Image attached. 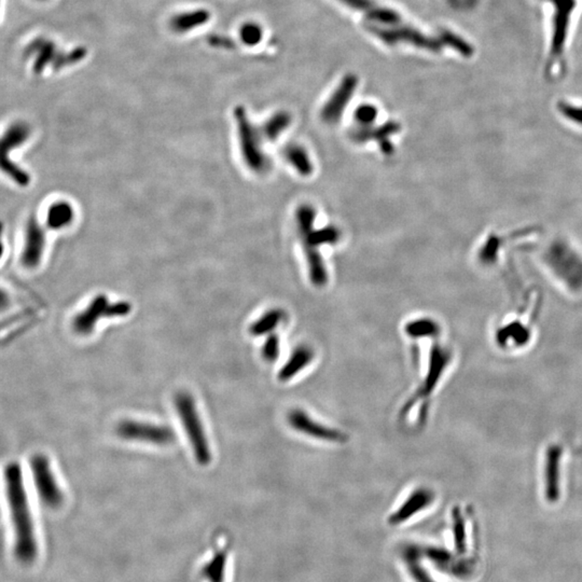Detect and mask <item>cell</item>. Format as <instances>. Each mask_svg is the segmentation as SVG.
<instances>
[{
	"instance_id": "cell-11",
	"label": "cell",
	"mask_w": 582,
	"mask_h": 582,
	"mask_svg": "<svg viewBox=\"0 0 582 582\" xmlns=\"http://www.w3.org/2000/svg\"><path fill=\"white\" fill-rule=\"evenodd\" d=\"M28 55H34V71L40 73L48 65H53L55 69L77 63L85 57V50L78 48L69 53H59L57 46L47 39H37L28 47Z\"/></svg>"
},
{
	"instance_id": "cell-24",
	"label": "cell",
	"mask_w": 582,
	"mask_h": 582,
	"mask_svg": "<svg viewBox=\"0 0 582 582\" xmlns=\"http://www.w3.org/2000/svg\"><path fill=\"white\" fill-rule=\"evenodd\" d=\"M284 157L300 175L309 176L313 172V164L309 159V155L301 146H287V148L284 150Z\"/></svg>"
},
{
	"instance_id": "cell-27",
	"label": "cell",
	"mask_w": 582,
	"mask_h": 582,
	"mask_svg": "<svg viewBox=\"0 0 582 582\" xmlns=\"http://www.w3.org/2000/svg\"><path fill=\"white\" fill-rule=\"evenodd\" d=\"M405 333L413 339L432 338L440 333V327L430 319H419L410 321L405 326Z\"/></svg>"
},
{
	"instance_id": "cell-28",
	"label": "cell",
	"mask_w": 582,
	"mask_h": 582,
	"mask_svg": "<svg viewBox=\"0 0 582 582\" xmlns=\"http://www.w3.org/2000/svg\"><path fill=\"white\" fill-rule=\"evenodd\" d=\"M225 563H227V553L220 551L216 553L210 562L203 569V575L208 582H223L225 579Z\"/></svg>"
},
{
	"instance_id": "cell-13",
	"label": "cell",
	"mask_w": 582,
	"mask_h": 582,
	"mask_svg": "<svg viewBox=\"0 0 582 582\" xmlns=\"http://www.w3.org/2000/svg\"><path fill=\"white\" fill-rule=\"evenodd\" d=\"M357 85L358 78L355 75L348 73L344 76L340 85L321 109V119L326 123L335 124L339 122L344 110L348 107V102L355 93Z\"/></svg>"
},
{
	"instance_id": "cell-4",
	"label": "cell",
	"mask_w": 582,
	"mask_h": 582,
	"mask_svg": "<svg viewBox=\"0 0 582 582\" xmlns=\"http://www.w3.org/2000/svg\"><path fill=\"white\" fill-rule=\"evenodd\" d=\"M175 409L196 462L202 466L210 465L213 458L212 450L191 393L179 391L175 396Z\"/></svg>"
},
{
	"instance_id": "cell-1",
	"label": "cell",
	"mask_w": 582,
	"mask_h": 582,
	"mask_svg": "<svg viewBox=\"0 0 582 582\" xmlns=\"http://www.w3.org/2000/svg\"><path fill=\"white\" fill-rule=\"evenodd\" d=\"M6 491L14 533V555L23 564H32L38 555V542L23 473L18 463H10L5 470Z\"/></svg>"
},
{
	"instance_id": "cell-14",
	"label": "cell",
	"mask_w": 582,
	"mask_h": 582,
	"mask_svg": "<svg viewBox=\"0 0 582 582\" xmlns=\"http://www.w3.org/2000/svg\"><path fill=\"white\" fill-rule=\"evenodd\" d=\"M450 360L451 352L446 348L440 345H436L432 348L430 352L429 364H428L425 380L417 391L415 398L413 399L414 401L429 396L436 388V384L439 383L440 379L444 376V370L450 364Z\"/></svg>"
},
{
	"instance_id": "cell-36",
	"label": "cell",
	"mask_w": 582,
	"mask_h": 582,
	"mask_svg": "<svg viewBox=\"0 0 582 582\" xmlns=\"http://www.w3.org/2000/svg\"><path fill=\"white\" fill-rule=\"evenodd\" d=\"M417 582H432V580L429 579L427 575H426L424 571H417Z\"/></svg>"
},
{
	"instance_id": "cell-35",
	"label": "cell",
	"mask_w": 582,
	"mask_h": 582,
	"mask_svg": "<svg viewBox=\"0 0 582 582\" xmlns=\"http://www.w3.org/2000/svg\"><path fill=\"white\" fill-rule=\"evenodd\" d=\"M212 44L216 47H223V48H230L233 47L232 41L230 39L225 38V37H214L212 40Z\"/></svg>"
},
{
	"instance_id": "cell-16",
	"label": "cell",
	"mask_w": 582,
	"mask_h": 582,
	"mask_svg": "<svg viewBox=\"0 0 582 582\" xmlns=\"http://www.w3.org/2000/svg\"><path fill=\"white\" fill-rule=\"evenodd\" d=\"M340 3L348 6L350 9L362 12L373 23L382 26L397 25L401 23L398 12L391 8L379 5L374 0H339Z\"/></svg>"
},
{
	"instance_id": "cell-2",
	"label": "cell",
	"mask_w": 582,
	"mask_h": 582,
	"mask_svg": "<svg viewBox=\"0 0 582 582\" xmlns=\"http://www.w3.org/2000/svg\"><path fill=\"white\" fill-rule=\"evenodd\" d=\"M542 260L557 283L573 294H582V253L575 245L567 239H554L542 254Z\"/></svg>"
},
{
	"instance_id": "cell-20",
	"label": "cell",
	"mask_w": 582,
	"mask_h": 582,
	"mask_svg": "<svg viewBox=\"0 0 582 582\" xmlns=\"http://www.w3.org/2000/svg\"><path fill=\"white\" fill-rule=\"evenodd\" d=\"M30 136V128L23 121H16L8 126L1 138V159L9 158L11 153L20 148Z\"/></svg>"
},
{
	"instance_id": "cell-34",
	"label": "cell",
	"mask_w": 582,
	"mask_h": 582,
	"mask_svg": "<svg viewBox=\"0 0 582 582\" xmlns=\"http://www.w3.org/2000/svg\"><path fill=\"white\" fill-rule=\"evenodd\" d=\"M280 338L275 335H271L264 342L262 348V357L268 362H273L280 356Z\"/></svg>"
},
{
	"instance_id": "cell-21",
	"label": "cell",
	"mask_w": 582,
	"mask_h": 582,
	"mask_svg": "<svg viewBox=\"0 0 582 582\" xmlns=\"http://www.w3.org/2000/svg\"><path fill=\"white\" fill-rule=\"evenodd\" d=\"M210 18V13L206 9H196L194 11L176 14L171 20L172 30L176 32H191L206 24Z\"/></svg>"
},
{
	"instance_id": "cell-3",
	"label": "cell",
	"mask_w": 582,
	"mask_h": 582,
	"mask_svg": "<svg viewBox=\"0 0 582 582\" xmlns=\"http://www.w3.org/2000/svg\"><path fill=\"white\" fill-rule=\"evenodd\" d=\"M551 6V39L547 73L551 80L559 79L565 71V51L569 26L576 10V0H545Z\"/></svg>"
},
{
	"instance_id": "cell-10",
	"label": "cell",
	"mask_w": 582,
	"mask_h": 582,
	"mask_svg": "<svg viewBox=\"0 0 582 582\" xmlns=\"http://www.w3.org/2000/svg\"><path fill=\"white\" fill-rule=\"evenodd\" d=\"M47 248V227L32 215L24 227L20 263L28 271H35L42 263Z\"/></svg>"
},
{
	"instance_id": "cell-19",
	"label": "cell",
	"mask_w": 582,
	"mask_h": 582,
	"mask_svg": "<svg viewBox=\"0 0 582 582\" xmlns=\"http://www.w3.org/2000/svg\"><path fill=\"white\" fill-rule=\"evenodd\" d=\"M76 219L73 205L67 200H57L51 203L44 215V227L47 230L61 231L73 225Z\"/></svg>"
},
{
	"instance_id": "cell-29",
	"label": "cell",
	"mask_w": 582,
	"mask_h": 582,
	"mask_svg": "<svg viewBox=\"0 0 582 582\" xmlns=\"http://www.w3.org/2000/svg\"><path fill=\"white\" fill-rule=\"evenodd\" d=\"M557 112L569 124L582 130V102L561 100L557 102Z\"/></svg>"
},
{
	"instance_id": "cell-25",
	"label": "cell",
	"mask_w": 582,
	"mask_h": 582,
	"mask_svg": "<svg viewBox=\"0 0 582 582\" xmlns=\"http://www.w3.org/2000/svg\"><path fill=\"white\" fill-rule=\"evenodd\" d=\"M309 266V278L315 286L321 287L328 280L327 270L323 264V258L316 248L304 247Z\"/></svg>"
},
{
	"instance_id": "cell-30",
	"label": "cell",
	"mask_w": 582,
	"mask_h": 582,
	"mask_svg": "<svg viewBox=\"0 0 582 582\" xmlns=\"http://www.w3.org/2000/svg\"><path fill=\"white\" fill-rule=\"evenodd\" d=\"M263 37L261 26L254 22L244 23L239 28V38L245 46L255 47L259 44Z\"/></svg>"
},
{
	"instance_id": "cell-23",
	"label": "cell",
	"mask_w": 582,
	"mask_h": 582,
	"mask_svg": "<svg viewBox=\"0 0 582 582\" xmlns=\"http://www.w3.org/2000/svg\"><path fill=\"white\" fill-rule=\"evenodd\" d=\"M303 237V242H304V247L316 248L321 247L323 245H333L339 242L341 237L339 229L335 225H327V227H321L319 230L309 231L305 234L301 235Z\"/></svg>"
},
{
	"instance_id": "cell-7",
	"label": "cell",
	"mask_w": 582,
	"mask_h": 582,
	"mask_svg": "<svg viewBox=\"0 0 582 582\" xmlns=\"http://www.w3.org/2000/svg\"><path fill=\"white\" fill-rule=\"evenodd\" d=\"M116 434L123 440L159 446H170L176 440L175 432L169 426L136 420L121 421L117 425Z\"/></svg>"
},
{
	"instance_id": "cell-5",
	"label": "cell",
	"mask_w": 582,
	"mask_h": 582,
	"mask_svg": "<svg viewBox=\"0 0 582 582\" xmlns=\"http://www.w3.org/2000/svg\"><path fill=\"white\" fill-rule=\"evenodd\" d=\"M234 117L244 162L255 173H266L270 167V160L262 150L261 132L251 122L245 108L237 107Z\"/></svg>"
},
{
	"instance_id": "cell-26",
	"label": "cell",
	"mask_w": 582,
	"mask_h": 582,
	"mask_svg": "<svg viewBox=\"0 0 582 582\" xmlns=\"http://www.w3.org/2000/svg\"><path fill=\"white\" fill-rule=\"evenodd\" d=\"M291 116L286 112H280L278 114H273L271 118L268 119L263 126H262L261 132L262 137L266 141H274L278 138L286 129L290 126Z\"/></svg>"
},
{
	"instance_id": "cell-6",
	"label": "cell",
	"mask_w": 582,
	"mask_h": 582,
	"mask_svg": "<svg viewBox=\"0 0 582 582\" xmlns=\"http://www.w3.org/2000/svg\"><path fill=\"white\" fill-rule=\"evenodd\" d=\"M132 305L128 301L112 303L106 295L100 294L92 299L85 309L76 315L73 321V331L79 335H89L100 319L123 317L130 313Z\"/></svg>"
},
{
	"instance_id": "cell-22",
	"label": "cell",
	"mask_w": 582,
	"mask_h": 582,
	"mask_svg": "<svg viewBox=\"0 0 582 582\" xmlns=\"http://www.w3.org/2000/svg\"><path fill=\"white\" fill-rule=\"evenodd\" d=\"M285 311L280 309H270L249 326V333L254 337L271 335L284 321Z\"/></svg>"
},
{
	"instance_id": "cell-33",
	"label": "cell",
	"mask_w": 582,
	"mask_h": 582,
	"mask_svg": "<svg viewBox=\"0 0 582 582\" xmlns=\"http://www.w3.org/2000/svg\"><path fill=\"white\" fill-rule=\"evenodd\" d=\"M376 118H378V109L376 106L364 104L356 109L355 119L360 123V126H370Z\"/></svg>"
},
{
	"instance_id": "cell-8",
	"label": "cell",
	"mask_w": 582,
	"mask_h": 582,
	"mask_svg": "<svg viewBox=\"0 0 582 582\" xmlns=\"http://www.w3.org/2000/svg\"><path fill=\"white\" fill-rule=\"evenodd\" d=\"M30 470L40 501L51 509H57L64 503V493L59 487L50 461L44 454H36L30 460Z\"/></svg>"
},
{
	"instance_id": "cell-32",
	"label": "cell",
	"mask_w": 582,
	"mask_h": 582,
	"mask_svg": "<svg viewBox=\"0 0 582 582\" xmlns=\"http://www.w3.org/2000/svg\"><path fill=\"white\" fill-rule=\"evenodd\" d=\"M440 39H441L444 44L450 46L451 48L454 49L457 52H460L464 57H470L473 54V49H471L470 44L465 41L462 37L457 36L456 34L450 32V30H444L440 34Z\"/></svg>"
},
{
	"instance_id": "cell-17",
	"label": "cell",
	"mask_w": 582,
	"mask_h": 582,
	"mask_svg": "<svg viewBox=\"0 0 582 582\" xmlns=\"http://www.w3.org/2000/svg\"><path fill=\"white\" fill-rule=\"evenodd\" d=\"M434 501V493L426 487H420L412 492L400 507L389 516V523L400 524L412 516L423 511Z\"/></svg>"
},
{
	"instance_id": "cell-9",
	"label": "cell",
	"mask_w": 582,
	"mask_h": 582,
	"mask_svg": "<svg viewBox=\"0 0 582 582\" xmlns=\"http://www.w3.org/2000/svg\"><path fill=\"white\" fill-rule=\"evenodd\" d=\"M369 26V30L388 46L405 42L432 52H438L444 46L441 39L432 38L412 26L401 24L391 26Z\"/></svg>"
},
{
	"instance_id": "cell-15",
	"label": "cell",
	"mask_w": 582,
	"mask_h": 582,
	"mask_svg": "<svg viewBox=\"0 0 582 582\" xmlns=\"http://www.w3.org/2000/svg\"><path fill=\"white\" fill-rule=\"evenodd\" d=\"M400 124L396 121H388L383 126L376 129L370 126H360L350 133V138L357 143H364L367 141H376L380 145L381 150L385 155H391L393 153V147L391 141V136L399 132Z\"/></svg>"
},
{
	"instance_id": "cell-31",
	"label": "cell",
	"mask_w": 582,
	"mask_h": 582,
	"mask_svg": "<svg viewBox=\"0 0 582 582\" xmlns=\"http://www.w3.org/2000/svg\"><path fill=\"white\" fill-rule=\"evenodd\" d=\"M316 213L311 205H301L297 212V222H298L299 233L305 234L314 229V221Z\"/></svg>"
},
{
	"instance_id": "cell-12",
	"label": "cell",
	"mask_w": 582,
	"mask_h": 582,
	"mask_svg": "<svg viewBox=\"0 0 582 582\" xmlns=\"http://www.w3.org/2000/svg\"><path fill=\"white\" fill-rule=\"evenodd\" d=\"M287 421L292 429L305 436L314 438V439L321 440V441L330 442V444H345L348 439V434H344L341 430L323 425L321 422L309 417L304 410H291L287 417Z\"/></svg>"
},
{
	"instance_id": "cell-18",
	"label": "cell",
	"mask_w": 582,
	"mask_h": 582,
	"mask_svg": "<svg viewBox=\"0 0 582 582\" xmlns=\"http://www.w3.org/2000/svg\"><path fill=\"white\" fill-rule=\"evenodd\" d=\"M315 352L307 345H299L291 352L286 364H283L278 374L280 382L287 383L296 378L313 362Z\"/></svg>"
}]
</instances>
